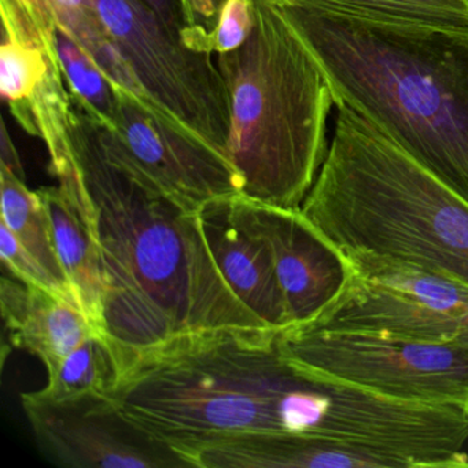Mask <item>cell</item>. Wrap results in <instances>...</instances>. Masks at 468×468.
<instances>
[{
    "label": "cell",
    "instance_id": "cell-1",
    "mask_svg": "<svg viewBox=\"0 0 468 468\" xmlns=\"http://www.w3.org/2000/svg\"><path fill=\"white\" fill-rule=\"evenodd\" d=\"M45 144L51 175L100 251L105 335L122 367L179 336L267 327L224 281L199 210L164 193L72 94L67 128Z\"/></svg>",
    "mask_w": 468,
    "mask_h": 468
},
{
    "label": "cell",
    "instance_id": "cell-2",
    "mask_svg": "<svg viewBox=\"0 0 468 468\" xmlns=\"http://www.w3.org/2000/svg\"><path fill=\"white\" fill-rule=\"evenodd\" d=\"M112 399L172 446L237 432L336 438L352 416L346 386L290 361L268 327L218 328L136 353Z\"/></svg>",
    "mask_w": 468,
    "mask_h": 468
},
{
    "label": "cell",
    "instance_id": "cell-3",
    "mask_svg": "<svg viewBox=\"0 0 468 468\" xmlns=\"http://www.w3.org/2000/svg\"><path fill=\"white\" fill-rule=\"evenodd\" d=\"M360 114L468 202V28L275 4Z\"/></svg>",
    "mask_w": 468,
    "mask_h": 468
},
{
    "label": "cell",
    "instance_id": "cell-4",
    "mask_svg": "<svg viewBox=\"0 0 468 468\" xmlns=\"http://www.w3.org/2000/svg\"><path fill=\"white\" fill-rule=\"evenodd\" d=\"M301 210L344 253L468 284V202L346 106Z\"/></svg>",
    "mask_w": 468,
    "mask_h": 468
},
{
    "label": "cell",
    "instance_id": "cell-5",
    "mask_svg": "<svg viewBox=\"0 0 468 468\" xmlns=\"http://www.w3.org/2000/svg\"><path fill=\"white\" fill-rule=\"evenodd\" d=\"M216 62L231 106L226 153L242 177V196L301 207L327 155L335 103L319 62L270 0H254L250 37Z\"/></svg>",
    "mask_w": 468,
    "mask_h": 468
},
{
    "label": "cell",
    "instance_id": "cell-6",
    "mask_svg": "<svg viewBox=\"0 0 468 468\" xmlns=\"http://www.w3.org/2000/svg\"><path fill=\"white\" fill-rule=\"evenodd\" d=\"M94 2L139 98L161 119L227 157L231 106L213 56L188 48L141 0Z\"/></svg>",
    "mask_w": 468,
    "mask_h": 468
},
{
    "label": "cell",
    "instance_id": "cell-7",
    "mask_svg": "<svg viewBox=\"0 0 468 468\" xmlns=\"http://www.w3.org/2000/svg\"><path fill=\"white\" fill-rule=\"evenodd\" d=\"M297 366L372 393L468 410V349L388 334L292 325L279 330Z\"/></svg>",
    "mask_w": 468,
    "mask_h": 468
},
{
    "label": "cell",
    "instance_id": "cell-8",
    "mask_svg": "<svg viewBox=\"0 0 468 468\" xmlns=\"http://www.w3.org/2000/svg\"><path fill=\"white\" fill-rule=\"evenodd\" d=\"M345 254L355 268L352 281L319 317L300 325L468 349V284L408 262Z\"/></svg>",
    "mask_w": 468,
    "mask_h": 468
},
{
    "label": "cell",
    "instance_id": "cell-9",
    "mask_svg": "<svg viewBox=\"0 0 468 468\" xmlns=\"http://www.w3.org/2000/svg\"><path fill=\"white\" fill-rule=\"evenodd\" d=\"M42 453L69 468H187L165 441L133 423L112 397L87 393L56 399L45 390L21 396Z\"/></svg>",
    "mask_w": 468,
    "mask_h": 468
},
{
    "label": "cell",
    "instance_id": "cell-10",
    "mask_svg": "<svg viewBox=\"0 0 468 468\" xmlns=\"http://www.w3.org/2000/svg\"><path fill=\"white\" fill-rule=\"evenodd\" d=\"M112 130L131 161L175 201L191 210L242 194L231 161L213 147L161 119L133 92L117 89Z\"/></svg>",
    "mask_w": 468,
    "mask_h": 468
},
{
    "label": "cell",
    "instance_id": "cell-11",
    "mask_svg": "<svg viewBox=\"0 0 468 468\" xmlns=\"http://www.w3.org/2000/svg\"><path fill=\"white\" fill-rule=\"evenodd\" d=\"M243 199L254 226L272 248L286 301L287 327L312 322L341 297L355 273L352 262L301 207L287 209Z\"/></svg>",
    "mask_w": 468,
    "mask_h": 468
},
{
    "label": "cell",
    "instance_id": "cell-12",
    "mask_svg": "<svg viewBox=\"0 0 468 468\" xmlns=\"http://www.w3.org/2000/svg\"><path fill=\"white\" fill-rule=\"evenodd\" d=\"M174 448L199 468L427 467L402 449L295 432H237Z\"/></svg>",
    "mask_w": 468,
    "mask_h": 468
},
{
    "label": "cell",
    "instance_id": "cell-13",
    "mask_svg": "<svg viewBox=\"0 0 468 468\" xmlns=\"http://www.w3.org/2000/svg\"><path fill=\"white\" fill-rule=\"evenodd\" d=\"M199 220L216 265L235 295L267 327L286 328V301L272 248L254 226L242 194L207 202L199 209Z\"/></svg>",
    "mask_w": 468,
    "mask_h": 468
},
{
    "label": "cell",
    "instance_id": "cell-14",
    "mask_svg": "<svg viewBox=\"0 0 468 468\" xmlns=\"http://www.w3.org/2000/svg\"><path fill=\"white\" fill-rule=\"evenodd\" d=\"M2 42L21 43L58 59L56 34L81 46L117 89L138 95L94 0H0Z\"/></svg>",
    "mask_w": 468,
    "mask_h": 468
},
{
    "label": "cell",
    "instance_id": "cell-15",
    "mask_svg": "<svg viewBox=\"0 0 468 468\" xmlns=\"http://www.w3.org/2000/svg\"><path fill=\"white\" fill-rule=\"evenodd\" d=\"M0 303L13 344L40 358L48 374L98 334L78 303L6 276L0 282Z\"/></svg>",
    "mask_w": 468,
    "mask_h": 468
},
{
    "label": "cell",
    "instance_id": "cell-16",
    "mask_svg": "<svg viewBox=\"0 0 468 468\" xmlns=\"http://www.w3.org/2000/svg\"><path fill=\"white\" fill-rule=\"evenodd\" d=\"M37 193L48 213L57 256L75 292L79 305L95 331L105 335V281L100 251L91 234L80 212L59 186L42 187Z\"/></svg>",
    "mask_w": 468,
    "mask_h": 468
},
{
    "label": "cell",
    "instance_id": "cell-17",
    "mask_svg": "<svg viewBox=\"0 0 468 468\" xmlns=\"http://www.w3.org/2000/svg\"><path fill=\"white\" fill-rule=\"evenodd\" d=\"M0 182H2V223L12 229L21 245L57 281L72 289L57 256L48 213L39 193L29 190L26 180L20 179L17 175L2 166H0Z\"/></svg>",
    "mask_w": 468,
    "mask_h": 468
},
{
    "label": "cell",
    "instance_id": "cell-18",
    "mask_svg": "<svg viewBox=\"0 0 468 468\" xmlns=\"http://www.w3.org/2000/svg\"><path fill=\"white\" fill-rule=\"evenodd\" d=\"M122 374V361L113 342L95 334L48 374V383L43 390L56 399L87 393L112 397Z\"/></svg>",
    "mask_w": 468,
    "mask_h": 468
},
{
    "label": "cell",
    "instance_id": "cell-19",
    "mask_svg": "<svg viewBox=\"0 0 468 468\" xmlns=\"http://www.w3.org/2000/svg\"><path fill=\"white\" fill-rule=\"evenodd\" d=\"M305 5L345 15L429 26L468 28V0H270Z\"/></svg>",
    "mask_w": 468,
    "mask_h": 468
},
{
    "label": "cell",
    "instance_id": "cell-20",
    "mask_svg": "<svg viewBox=\"0 0 468 468\" xmlns=\"http://www.w3.org/2000/svg\"><path fill=\"white\" fill-rule=\"evenodd\" d=\"M56 48L68 89L103 124L112 127L117 111L116 86L75 40L57 32Z\"/></svg>",
    "mask_w": 468,
    "mask_h": 468
},
{
    "label": "cell",
    "instance_id": "cell-21",
    "mask_svg": "<svg viewBox=\"0 0 468 468\" xmlns=\"http://www.w3.org/2000/svg\"><path fill=\"white\" fill-rule=\"evenodd\" d=\"M45 51L15 42L0 43V94L10 111L27 105L50 69Z\"/></svg>",
    "mask_w": 468,
    "mask_h": 468
},
{
    "label": "cell",
    "instance_id": "cell-22",
    "mask_svg": "<svg viewBox=\"0 0 468 468\" xmlns=\"http://www.w3.org/2000/svg\"><path fill=\"white\" fill-rule=\"evenodd\" d=\"M0 256L5 268L10 271L17 281L32 287L48 290L64 300L78 303L75 292L70 287L57 281L13 234L5 223H0ZM80 306V305H79Z\"/></svg>",
    "mask_w": 468,
    "mask_h": 468
},
{
    "label": "cell",
    "instance_id": "cell-23",
    "mask_svg": "<svg viewBox=\"0 0 468 468\" xmlns=\"http://www.w3.org/2000/svg\"><path fill=\"white\" fill-rule=\"evenodd\" d=\"M254 27V0H227L207 40V53L226 54L238 50L250 37Z\"/></svg>",
    "mask_w": 468,
    "mask_h": 468
},
{
    "label": "cell",
    "instance_id": "cell-24",
    "mask_svg": "<svg viewBox=\"0 0 468 468\" xmlns=\"http://www.w3.org/2000/svg\"><path fill=\"white\" fill-rule=\"evenodd\" d=\"M227 0H180L186 23L182 39L188 48L199 53L209 54L207 40Z\"/></svg>",
    "mask_w": 468,
    "mask_h": 468
},
{
    "label": "cell",
    "instance_id": "cell-25",
    "mask_svg": "<svg viewBox=\"0 0 468 468\" xmlns=\"http://www.w3.org/2000/svg\"><path fill=\"white\" fill-rule=\"evenodd\" d=\"M150 10L155 13L169 28L183 34L186 28L180 0H141Z\"/></svg>",
    "mask_w": 468,
    "mask_h": 468
},
{
    "label": "cell",
    "instance_id": "cell-26",
    "mask_svg": "<svg viewBox=\"0 0 468 468\" xmlns=\"http://www.w3.org/2000/svg\"><path fill=\"white\" fill-rule=\"evenodd\" d=\"M2 155H0V166L9 169L13 174L17 175L20 179L26 180L24 174L23 163H21L20 154L10 138L9 131H7L5 122H2Z\"/></svg>",
    "mask_w": 468,
    "mask_h": 468
}]
</instances>
